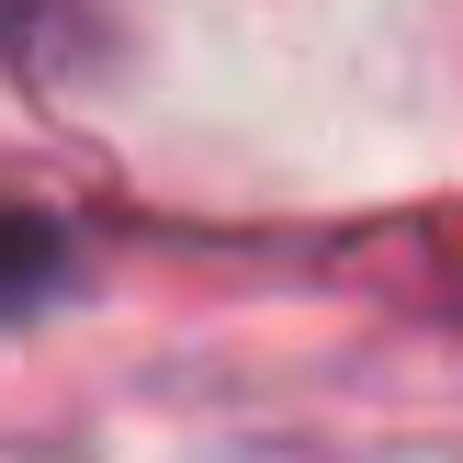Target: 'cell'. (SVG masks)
<instances>
[{"label": "cell", "instance_id": "6da1fadb", "mask_svg": "<svg viewBox=\"0 0 463 463\" xmlns=\"http://www.w3.org/2000/svg\"><path fill=\"white\" fill-rule=\"evenodd\" d=\"M102 45V12L90 0H0V68H80Z\"/></svg>", "mask_w": 463, "mask_h": 463}, {"label": "cell", "instance_id": "7a4b0ae2", "mask_svg": "<svg viewBox=\"0 0 463 463\" xmlns=\"http://www.w3.org/2000/svg\"><path fill=\"white\" fill-rule=\"evenodd\" d=\"M57 283H68V238H57V215H34V203L0 193V317L45 306Z\"/></svg>", "mask_w": 463, "mask_h": 463}]
</instances>
